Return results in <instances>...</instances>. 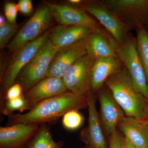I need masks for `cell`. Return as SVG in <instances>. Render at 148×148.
<instances>
[{
  "label": "cell",
  "mask_w": 148,
  "mask_h": 148,
  "mask_svg": "<svg viewBox=\"0 0 148 148\" xmlns=\"http://www.w3.org/2000/svg\"><path fill=\"white\" fill-rule=\"evenodd\" d=\"M88 104L86 96L68 90L40 102L25 114H12L8 116L7 124L8 126L17 123L40 126L57 120L69 111L86 108Z\"/></svg>",
  "instance_id": "1"
},
{
  "label": "cell",
  "mask_w": 148,
  "mask_h": 148,
  "mask_svg": "<svg viewBox=\"0 0 148 148\" xmlns=\"http://www.w3.org/2000/svg\"><path fill=\"white\" fill-rule=\"evenodd\" d=\"M105 84L124 111L125 116L139 120L145 119L148 100L137 90L124 66L111 76Z\"/></svg>",
  "instance_id": "2"
},
{
  "label": "cell",
  "mask_w": 148,
  "mask_h": 148,
  "mask_svg": "<svg viewBox=\"0 0 148 148\" xmlns=\"http://www.w3.org/2000/svg\"><path fill=\"white\" fill-rule=\"evenodd\" d=\"M57 50L58 49L48 38L21 70L15 83L20 84L24 94L45 78L51 63Z\"/></svg>",
  "instance_id": "3"
},
{
  "label": "cell",
  "mask_w": 148,
  "mask_h": 148,
  "mask_svg": "<svg viewBox=\"0 0 148 148\" xmlns=\"http://www.w3.org/2000/svg\"><path fill=\"white\" fill-rule=\"evenodd\" d=\"M50 31L49 30L38 38L29 42L12 53L11 58L1 75L2 83L1 104L3 102L7 91L15 84L21 70L48 39Z\"/></svg>",
  "instance_id": "4"
},
{
  "label": "cell",
  "mask_w": 148,
  "mask_h": 148,
  "mask_svg": "<svg viewBox=\"0 0 148 148\" xmlns=\"http://www.w3.org/2000/svg\"><path fill=\"white\" fill-rule=\"evenodd\" d=\"M115 52L137 90L148 100L147 80L138 53L136 38L130 33L123 42L116 43Z\"/></svg>",
  "instance_id": "5"
},
{
  "label": "cell",
  "mask_w": 148,
  "mask_h": 148,
  "mask_svg": "<svg viewBox=\"0 0 148 148\" xmlns=\"http://www.w3.org/2000/svg\"><path fill=\"white\" fill-rule=\"evenodd\" d=\"M49 8L44 3L36 10L28 21L19 29L7 47L12 54L29 42L38 38L47 32L53 19Z\"/></svg>",
  "instance_id": "6"
},
{
  "label": "cell",
  "mask_w": 148,
  "mask_h": 148,
  "mask_svg": "<svg viewBox=\"0 0 148 148\" xmlns=\"http://www.w3.org/2000/svg\"><path fill=\"white\" fill-rule=\"evenodd\" d=\"M94 16L117 44L127 39L132 29L100 1H83L79 6Z\"/></svg>",
  "instance_id": "7"
},
{
  "label": "cell",
  "mask_w": 148,
  "mask_h": 148,
  "mask_svg": "<svg viewBox=\"0 0 148 148\" xmlns=\"http://www.w3.org/2000/svg\"><path fill=\"white\" fill-rule=\"evenodd\" d=\"M131 29L148 24V0H101Z\"/></svg>",
  "instance_id": "8"
},
{
  "label": "cell",
  "mask_w": 148,
  "mask_h": 148,
  "mask_svg": "<svg viewBox=\"0 0 148 148\" xmlns=\"http://www.w3.org/2000/svg\"><path fill=\"white\" fill-rule=\"evenodd\" d=\"M43 3L49 8L53 18L59 25L83 26L95 32H107L99 22L79 7L71 5L56 4L46 1Z\"/></svg>",
  "instance_id": "9"
},
{
  "label": "cell",
  "mask_w": 148,
  "mask_h": 148,
  "mask_svg": "<svg viewBox=\"0 0 148 148\" xmlns=\"http://www.w3.org/2000/svg\"><path fill=\"white\" fill-rule=\"evenodd\" d=\"M94 61L86 54L73 64L62 78L67 90L81 96H86L91 92L90 75Z\"/></svg>",
  "instance_id": "10"
},
{
  "label": "cell",
  "mask_w": 148,
  "mask_h": 148,
  "mask_svg": "<svg viewBox=\"0 0 148 148\" xmlns=\"http://www.w3.org/2000/svg\"><path fill=\"white\" fill-rule=\"evenodd\" d=\"M87 54L85 39L72 45L58 49L45 77L62 79L66 72L80 58Z\"/></svg>",
  "instance_id": "11"
},
{
  "label": "cell",
  "mask_w": 148,
  "mask_h": 148,
  "mask_svg": "<svg viewBox=\"0 0 148 148\" xmlns=\"http://www.w3.org/2000/svg\"><path fill=\"white\" fill-rule=\"evenodd\" d=\"M97 92L100 106L99 117L102 128L106 134L110 135L116 131L118 125L125 116V114L108 88L103 87Z\"/></svg>",
  "instance_id": "12"
},
{
  "label": "cell",
  "mask_w": 148,
  "mask_h": 148,
  "mask_svg": "<svg viewBox=\"0 0 148 148\" xmlns=\"http://www.w3.org/2000/svg\"><path fill=\"white\" fill-rule=\"evenodd\" d=\"M86 97L88 103V125L80 132V140L91 148H107L99 115L95 106L94 93L91 91Z\"/></svg>",
  "instance_id": "13"
},
{
  "label": "cell",
  "mask_w": 148,
  "mask_h": 148,
  "mask_svg": "<svg viewBox=\"0 0 148 148\" xmlns=\"http://www.w3.org/2000/svg\"><path fill=\"white\" fill-rule=\"evenodd\" d=\"M40 125L17 123L0 127V148H23L36 134Z\"/></svg>",
  "instance_id": "14"
},
{
  "label": "cell",
  "mask_w": 148,
  "mask_h": 148,
  "mask_svg": "<svg viewBox=\"0 0 148 148\" xmlns=\"http://www.w3.org/2000/svg\"><path fill=\"white\" fill-rule=\"evenodd\" d=\"M68 91L62 79L47 77L41 80L24 93L29 106L33 107L42 101Z\"/></svg>",
  "instance_id": "15"
},
{
  "label": "cell",
  "mask_w": 148,
  "mask_h": 148,
  "mask_svg": "<svg viewBox=\"0 0 148 148\" xmlns=\"http://www.w3.org/2000/svg\"><path fill=\"white\" fill-rule=\"evenodd\" d=\"M87 54L94 60L100 58H118L116 43L108 32H94L85 39Z\"/></svg>",
  "instance_id": "16"
},
{
  "label": "cell",
  "mask_w": 148,
  "mask_h": 148,
  "mask_svg": "<svg viewBox=\"0 0 148 148\" xmlns=\"http://www.w3.org/2000/svg\"><path fill=\"white\" fill-rule=\"evenodd\" d=\"M94 32L83 26L58 25L50 30L49 39L57 49H60L85 40Z\"/></svg>",
  "instance_id": "17"
},
{
  "label": "cell",
  "mask_w": 148,
  "mask_h": 148,
  "mask_svg": "<svg viewBox=\"0 0 148 148\" xmlns=\"http://www.w3.org/2000/svg\"><path fill=\"white\" fill-rule=\"evenodd\" d=\"M123 66L118 58H100L94 60L90 75L91 91L93 93L98 92L103 87L107 80Z\"/></svg>",
  "instance_id": "18"
},
{
  "label": "cell",
  "mask_w": 148,
  "mask_h": 148,
  "mask_svg": "<svg viewBox=\"0 0 148 148\" xmlns=\"http://www.w3.org/2000/svg\"><path fill=\"white\" fill-rule=\"evenodd\" d=\"M117 127L124 135V138L137 148H148V126L141 120L125 116Z\"/></svg>",
  "instance_id": "19"
},
{
  "label": "cell",
  "mask_w": 148,
  "mask_h": 148,
  "mask_svg": "<svg viewBox=\"0 0 148 148\" xmlns=\"http://www.w3.org/2000/svg\"><path fill=\"white\" fill-rule=\"evenodd\" d=\"M63 146L62 141H54L49 127L44 124L40 125L36 134L28 144L27 148H63Z\"/></svg>",
  "instance_id": "20"
},
{
  "label": "cell",
  "mask_w": 148,
  "mask_h": 148,
  "mask_svg": "<svg viewBox=\"0 0 148 148\" xmlns=\"http://www.w3.org/2000/svg\"><path fill=\"white\" fill-rule=\"evenodd\" d=\"M135 30L138 52L148 84V33L145 26H141Z\"/></svg>",
  "instance_id": "21"
},
{
  "label": "cell",
  "mask_w": 148,
  "mask_h": 148,
  "mask_svg": "<svg viewBox=\"0 0 148 148\" xmlns=\"http://www.w3.org/2000/svg\"><path fill=\"white\" fill-rule=\"evenodd\" d=\"M1 109L3 114L9 116L15 111H19L22 114L24 111L30 110L31 108L23 94L16 99L5 101L1 104Z\"/></svg>",
  "instance_id": "22"
},
{
  "label": "cell",
  "mask_w": 148,
  "mask_h": 148,
  "mask_svg": "<svg viewBox=\"0 0 148 148\" xmlns=\"http://www.w3.org/2000/svg\"><path fill=\"white\" fill-rule=\"evenodd\" d=\"M19 26L16 23L11 24L7 21L0 25V47H7L16 36L19 30Z\"/></svg>",
  "instance_id": "23"
},
{
  "label": "cell",
  "mask_w": 148,
  "mask_h": 148,
  "mask_svg": "<svg viewBox=\"0 0 148 148\" xmlns=\"http://www.w3.org/2000/svg\"><path fill=\"white\" fill-rule=\"evenodd\" d=\"M83 116L78 110L69 111L63 116L62 125L68 130H75L78 129L84 121Z\"/></svg>",
  "instance_id": "24"
},
{
  "label": "cell",
  "mask_w": 148,
  "mask_h": 148,
  "mask_svg": "<svg viewBox=\"0 0 148 148\" xmlns=\"http://www.w3.org/2000/svg\"><path fill=\"white\" fill-rule=\"evenodd\" d=\"M18 11L17 4L12 2L5 3L4 5V13L8 22L11 24L16 23Z\"/></svg>",
  "instance_id": "25"
},
{
  "label": "cell",
  "mask_w": 148,
  "mask_h": 148,
  "mask_svg": "<svg viewBox=\"0 0 148 148\" xmlns=\"http://www.w3.org/2000/svg\"><path fill=\"white\" fill-rule=\"evenodd\" d=\"M23 94L24 92L20 84L18 83L14 84L9 88L6 92L3 103L5 101H9L19 98Z\"/></svg>",
  "instance_id": "26"
},
{
  "label": "cell",
  "mask_w": 148,
  "mask_h": 148,
  "mask_svg": "<svg viewBox=\"0 0 148 148\" xmlns=\"http://www.w3.org/2000/svg\"><path fill=\"white\" fill-rule=\"evenodd\" d=\"M17 6L18 11L25 15L30 14L33 11V4L31 0H20Z\"/></svg>",
  "instance_id": "27"
},
{
  "label": "cell",
  "mask_w": 148,
  "mask_h": 148,
  "mask_svg": "<svg viewBox=\"0 0 148 148\" xmlns=\"http://www.w3.org/2000/svg\"><path fill=\"white\" fill-rule=\"evenodd\" d=\"M110 136L109 148H122V137L117 130Z\"/></svg>",
  "instance_id": "28"
},
{
  "label": "cell",
  "mask_w": 148,
  "mask_h": 148,
  "mask_svg": "<svg viewBox=\"0 0 148 148\" xmlns=\"http://www.w3.org/2000/svg\"><path fill=\"white\" fill-rule=\"evenodd\" d=\"M122 148H137L132 145L124 138H122Z\"/></svg>",
  "instance_id": "29"
},
{
  "label": "cell",
  "mask_w": 148,
  "mask_h": 148,
  "mask_svg": "<svg viewBox=\"0 0 148 148\" xmlns=\"http://www.w3.org/2000/svg\"><path fill=\"white\" fill-rule=\"evenodd\" d=\"M6 21L5 16L3 14H1L0 15V25L4 24Z\"/></svg>",
  "instance_id": "30"
},
{
  "label": "cell",
  "mask_w": 148,
  "mask_h": 148,
  "mask_svg": "<svg viewBox=\"0 0 148 148\" xmlns=\"http://www.w3.org/2000/svg\"><path fill=\"white\" fill-rule=\"evenodd\" d=\"M141 121L144 124L146 125L147 126H148V119H144Z\"/></svg>",
  "instance_id": "31"
},
{
  "label": "cell",
  "mask_w": 148,
  "mask_h": 148,
  "mask_svg": "<svg viewBox=\"0 0 148 148\" xmlns=\"http://www.w3.org/2000/svg\"><path fill=\"white\" fill-rule=\"evenodd\" d=\"M146 28H146V29H147V32L148 33V24H147V25H146Z\"/></svg>",
  "instance_id": "32"
},
{
  "label": "cell",
  "mask_w": 148,
  "mask_h": 148,
  "mask_svg": "<svg viewBox=\"0 0 148 148\" xmlns=\"http://www.w3.org/2000/svg\"><path fill=\"white\" fill-rule=\"evenodd\" d=\"M82 148H90V147H88V146H86V147H83Z\"/></svg>",
  "instance_id": "33"
},
{
  "label": "cell",
  "mask_w": 148,
  "mask_h": 148,
  "mask_svg": "<svg viewBox=\"0 0 148 148\" xmlns=\"http://www.w3.org/2000/svg\"><path fill=\"white\" fill-rule=\"evenodd\" d=\"M147 114H148V106L147 110Z\"/></svg>",
  "instance_id": "34"
},
{
  "label": "cell",
  "mask_w": 148,
  "mask_h": 148,
  "mask_svg": "<svg viewBox=\"0 0 148 148\" xmlns=\"http://www.w3.org/2000/svg\"></svg>",
  "instance_id": "35"
}]
</instances>
